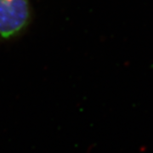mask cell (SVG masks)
<instances>
[{"label": "cell", "mask_w": 153, "mask_h": 153, "mask_svg": "<svg viewBox=\"0 0 153 153\" xmlns=\"http://www.w3.org/2000/svg\"><path fill=\"white\" fill-rule=\"evenodd\" d=\"M33 18L30 0H0V40L20 37Z\"/></svg>", "instance_id": "6da1fadb"}]
</instances>
